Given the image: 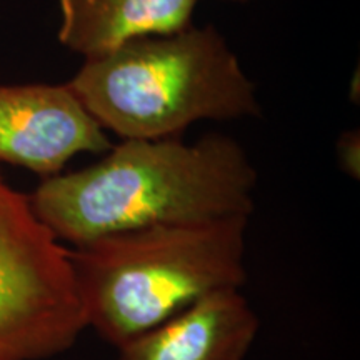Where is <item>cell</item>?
<instances>
[{
  "mask_svg": "<svg viewBox=\"0 0 360 360\" xmlns=\"http://www.w3.org/2000/svg\"><path fill=\"white\" fill-rule=\"evenodd\" d=\"M89 167L44 179L29 197L40 222L74 247L157 225L250 217L259 174L236 139H125Z\"/></svg>",
  "mask_w": 360,
  "mask_h": 360,
  "instance_id": "obj_1",
  "label": "cell"
},
{
  "mask_svg": "<svg viewBox=\"0 0 360 360\" xmlns=\"http://www.w3.org/2000/svg\"><path fill=\"white\" fill-rule=\"evenodd\" d=\"M249 219L157 225L72 247L87 327L119 349L202 297L242 289Z\"/></svg>",
  "mask_w": 360,
  "mask_h": 360,
  "instance_id": "obj_2",
  "label": "cell"
},
{
  "mask_svg": "<svg viewBox=\"0 0 360 360\" xmlns=\"http://www.w3.org/2000/svg\"><path fill=\"white\" fill-rule=\"evenodd\" d=\"M67 85L105 132L124 141L179 137L202 120L262 114L255 84L212 24L87 58Z\"/></svg>",
  "mask_w": 360,
  "mask_h": 360,
  "instance_id": "obj_3",
  "label": "cell"
},
{
  "mask_svg": "<svg viewBox=\"0 0 360 360\" xmlns=\"http://www.w3.org/2000/svg\"><path fill=\"white\" fill-rule=\"evenodd\" d=\"M69 247L0 175V360H44L87 328Z\"/></svg>",
  "mask_w": 360,
  "mask_h": 360,
  "instance_id": "obj_4",
  "label": "cell"
},
{
  "mask_svg": "<svg viewBox=\"0 0 360 360\" xmlns=\"http://www.w3.org/2000/svg\"><path fill=\"white\" fill-rule=\"evenodd\" d=\"M110 141L69 85H0V162L47 179L79 154H103Z\"/></svg>",
  "mask_w": 360,
  "mask_h": 360,
  "instance_id": "obj_5",
  "label": "cell"
},
{
  "mask_svg": "<svg viewBox=\"0 0 360 360\" xmlns=\"http://www.w3.org/2000/svg\"><path fill=\"white\" fill-rule=\"evenodd\" d=\"M260 319L240 289L217 290L117 349V360H245Z\"/></svg>",
  "mask_w": 360,
  "mask_h": 360,
  "instance_id": "obj_6",
  "label": "cell"
},
{
  "mask_svg": "<svg viewBox=\"0 0 360 360\" xmlns=\"http://www.w3.org/2000/svg\"><path fill=\"white\" fill-rule=\"evenodd\" d=\"M58 42L87 58L192 24L199 0H57Z\"/></svg>",
  "mask_w": 360,
  "mask_h": 360,
  "instance_id": "obj_7",
  "label": "cell"
},
{
  "mask_svg": "<svg viewBox=\"0 0 360 360\" xmlns=\"http://www.w3.org/2000/svg\"><path fill=\"white\" fill-rule=\"evenodd\" d=\"M335 159L342 174L350 179L360 177V132L357 129L344 130L335 142Z\"/></svg>",
  "mask_w": 360,
  "mask_h": 360,
  "instance_id": "obj_8",
  "label": "cell"
},
{
  "mask_svg": "<svg viewBox=\"0 0 360 360\" xmlns=\"http://www.w3.org/2000/svg\"><path fill=\"white\" fill-rule=\"evenodd\" d=\"M229 2H247V0H229Z\"/></svg>",
  "mask_w": 360,
  "mask_h": 360,
  "instance_id": "obj_9",
  "label": "cell"
}]
</instances>
